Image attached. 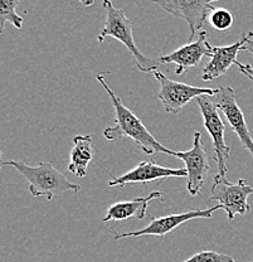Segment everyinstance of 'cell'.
<instances>
[{"mask_svg": "<svg viewBox=\"0 0 253 262\" xmlns=\"http://www.w3.org/2000/svg\"><path fill=\"white\" fill-rule=\"evenodd\" d=\"M107 73L108 72L97 75L96 78L97 81L102 84L103 89L106 90V92H107L108 96H110L111 101H112V105L116 114V125L115 126L105 129V131H103V136L110 141H116L125 138L131 139V140H134L135 143L143 149V151L145 152L146 155H155L159 154V152H163V154L173 155L174 157V155H175V151L163 146L162 144L152 136L150 131L146 129V126L143 124V121H141L129 107H126V106L124 105L121 98L118 97V95H116L115 92L112 91V89L108 86L107 82L105 81V75H107Z\"/></svg>", "mask_w": 253, "mask_h": 262, "instance_id": "6da1fadb", "label": "cell"}, {"mask_svg": "<svg viewBox=\"0 0 253 262\" xmlns=\"http://www.w3.org/2000/svg\"><path fill=\"white\" fill-rule=\"evenodd\" d=\"M5 165L15 168L26 178L29 183V192L33 196H45L47 201H52L62 193H77L81 190V185L70 182L52 163H40L37 166H31L19 160L2 162V168Z\"/></svg>", "mask_w": 253, "mask_h": 262, "instance_id": "7a4b0ae2", "label": "cell"}, {"mask_svg": "<svg viewBox=\"0 0 253 262\" xmlns=\"http://www.w3.org/2000/svg\"><path fill=\"white\" fill-rule=\"evenodd\" d=\"M103 8L106 10L105 26H103L101 33L97 37V40L102 43L107 37L115 38L129 49V52L134 57L136 67L141 72H156L159 70L160 61L159 59L149 58L145 54L141 53V51L136 46L134 35H132V21L131 19L126 16L125 9L116 8L113 3L108 2V0L103 2Z\"/></svg>", "mask_w": 253, "mask_h": 262, "instance_id": "3957f363", "label": "cell"}, {"mask_svg": "<svg viewBox=\"0 0 253 262\" xmlns=\"http://www.w3.org/2000/svg\"><path fill=\"white\" fill-rule=\"evenodd\" d=\"M197 102L200 108V113H202L204 127L213 140L214 159L218 165V174L214 178L227 179V163L229 162L231 147L225 144L224 140L225 124L220 117L218 106L212 101L211 96L198 97Z\"/></svg>", "mask_w": 253, "mask_h": 262, "instance_id": "277c9868", "label": "cell"}, {"mask_svg": "<svg viewBox=\"0 0 253 262\" xmlns=\"http://www.w3.org/2000/svg\"><path fill=\"white\" fill-rule=\"evenodd\" d=\"M154 76L160 83L159 100L162 101L168 114H179L193 98L214 96L218 91V89H203V87L190 86L183 82L173 81L160 71L154 72Z\"/></svg>", "mask_w": 253, "mask_h": 262, "instance_id": "5b68a950", "label": "cell"}, {"mask_svg": "<svg viewBox=\"0 0 253 262\" xmlns=\"http://www.w3.org/2000/svg\"><path fill=\"white\" fill-rule=\"evenodd\" d=\"M253 194V188L247 180L239 179L236 184L227 179L214 178L212 185L211 201H218L229 221L235 220L236 214H247L251 211L248 196Z\"/></svg>", "mask_w": 253, "mask_h": 262, "instance_id": "8992f818", "label": "cell"}, {"mask_svg": "<svg viewBox=\"0 0 253 262\" xmlns=\"http://www.w3.org/2000/svg\"><path fill=\"white\" fill-rule=\"evenodd\" d=\"M175 158L186 163L188 171L187 189L192 196L198 195L203 189L211 171L209 154L202 141V133L195 131L193 147L188 151H175Z\"/></svg>", "mask_w": 253, "mask_h": 262, "instance_id": "52a82bcc", "label": "cell"}, {"mask_svg": "<svg viewBox=\"0 0 253 262\" xmlns=\"http://www.w3.org/2000/svg\"><path fill=\"white\" fill-rule=\"evenodd\" d=\"M223 207L220 204L211 207L208 209H194V211L178 213V214H170L164 215V217L159 218H151L150 223L146 226L145 228L140 229V231L134 232H126V233H118V232L112 231L113 238L115 239H122V238H134V237H141V236H157V237H164L165 234L170 233L174 229H176L179 226L183 223L189 222L190 220H198V218H212L213 212L218 211V209Z\"/></svg>", "mask_w": 253, "mask_h": 262, "instance_id": "ba28073f", "label": "cell"}, {"mask_svg": "<svg viewBox=\"0 0 253 262\" xmlns=\"http://www.w3.org/2000/svg\"><path fill=\"white\" fill-rule=\"evenodd\" d=\"M155 4L162 7L163 9L167 10L168 13L176 16V18L187 20L190 31V42L194 40L197 33L200 32L211 13L216 10L213 2H211V0H195V2L164 0V2H155Z\"/></svg>", "mask_w": 253, "mask_h": 262, "instance_id": "9c48e42d", "label": "cell"}, {"mask_svg": "<svg viewBox=\"0 0 253 262\" xmlns=\"http://www.w3.org/2000/svg\"><path fill=\"white\" fill-rule=\"evenodd\" d=\"M212 101L218 106L219 111L224 114L225 119L229 122L231 127L238 135L242 145L246 147L251 152L253 158V138L249 133L248 126H247L246 117H244L243 111L239 107L238 101H237L235 90L232 87H219L217 94L211 96Z\"/></svg>", "mask_w": 253, "mask_h": 262, "instance_id": "30bf717a", "label": "cell"}, {"mask_svg": "<svg viewBox=\"0 0 253 262\" xmlns=\"http://www.w3.org/2000/svg\"><path fill=\"white\" fill-rule=\"evenodd\" d=\"M103 170L107 174L111 173L102 166ZM167 178H188V171L183 169H171L165 166L157 165L154 162H140L131 170L126 171L121 177L111 176V180L108 182L110 187H125L126 184H140V183H150L155 180H163Z\"/></svg>", "mask_w": 253, "mask_h": 262, "instance_id": "8fae6325", "label": "cell"}, {"mask_svg": "<svg viewBox=\"0 0 253 262\" xmlns=\"http://www.w3.org/2000/svg\"><path fill=\"white\" fill-rule=\"evenodd\" d=\"M213 47L208 43L206 39V32L200 31L198 33V39L195 42H189L173 53L167 54L159 59L160 64L175 63L176 76H183L192 67L199 64L203 57H212Z\"/></svg>", "mask_w": 253, "mask_h": 262, "instance_id": "7c38bea8", "label": "cell"}, {"mask_svg": "<svg viewBox=\"0 0 253 262\" xmlns=\"http://www.w3.org/2000/svg\"><path fill=\"white\" fill-rule=\"evenodd\" d=\"M253 38V32L249 31L244 33L239 40L231 46H225V47H213L212 52L211 61L206 63L203 70L202 80L203 81H213L220 76L225 75L227 71L232 64L237 62V56L239 52L244 48L246 43Z\"/></svg>", "mask_w": 253, "mask_h": 262, "instance_id": "4fadbf2b", "label": "cell"}, {"mask_svg": "<svg viewBox=\"0 0 253 262\" xmlns=\"http://www.w3.org/2000/svg\"><path fill=\"white\" fill-rule=\"evenodd\" d=\"M164 193L155 190L148 196H140L132 201H122L112 204L106 212V215L102 218V222H111V221H126L129 218H145L148 206L154 199H164Z\"/></svg>", "mask_w": 253, "mask_h": 262, "instance_id": "5bb4252c", "label": "cell"}, {"mask_svg": "<svg viewBox=\"0 0 253 262\" xmlns=\"http://www.w3.org/2000/svg\"><path fill=\"white\" fill-rule=\"evenodd\" d=\"M94 159L91 135H80L73 139V147L71 150L68 171L78 178H83L87 174V168Z\"/></svg>", "mask_w": 253, "mask_h": 262, "instance_id": "9a60e30c", "label": "cell"}, {"mask_svg": "<svg viewBox=\"0 0 253 262\" xmlns=\"http://www.w3.org/2000/svg\"><path fill=\"white\" fill-rule=\"evenodd\" d=\"M20 4L19 0H0V32L4 31L5 23H10L17 29L23 27V18L17 14V7Z\"/></svg>", "mask_w": 253, "mask_h": 262, "instance_id": "2e32d148", "label": "cell"}, {"mask_svg": "<svg viewBox=\"0 0 253 262\" xmlns=\"http://www.w3.org/2000/svg\"><path fill=\"white\" fill-rule=\"evenodd\" d=\"M209 24L217 31H227L233 26L235 16L225 8H216L208 18Z\"/></svg>", "mask_w": 253, "mask_h": 262, "instance_id": "e0dca14e", "label": "cell"}, {"mask_svg": "<svg viewBox=\"0 0 253 262\" xmlns=\"http://www.w3.org/2000/svg\"><path fill=\"white\" fill-rule=\"evenodd\" d=\"M183 262H237L232 256L224 255V253L216 252V251H202L195 253L188 260Z\"/></svg>", "mask_w": 253, "mask_h": 262, "instance_id": "ac0fdd59", "label": "cell"}, {"mask_svg": "<svg viewBox=\"0 0 253 262\" xmlns=\"http://www.w3.org/2000/svg\"><path fill=\"white\" fill-rule=\"evenodd\" d=\"M235 64L239 68L241 73H243V75L246 76L247 78H249V80L253 82V66H251V64H242L241 62H238V61H237Z\"/></svg>", "mask_w": 253, "mask_h": 262, "instance_id": "d6986e66", "label": "cell"}, {"mask_svg": "<svg viewBox=\"0 0 253 262\" xmlns=\"http://www.w3.org/2000/svg\"><path fill=\"white\" fill-rule=\"evenodd\" d=\"M244 51H248V52H251L252 53V56H253V38L252 39H249L248 42L246 43V46H244Z\"/></svg>", "mask_w": 253, "mask_h": 262, "instance_id": "ffe728a7", "label": "cell"}, {"mask_svg": "<svg viewBox=\"0 0 253 262\" xmlns=\"http://www.w3.org/2000/svg\"><path fill=\"white\" fill-rule=\"evenodd\" d=\"M252 262H253V261H252Z\"/></svg>", "mask_w": 253, "mask_h": 262, "instance_id": "44dd1931", "label": "cell"}]
</instances>
